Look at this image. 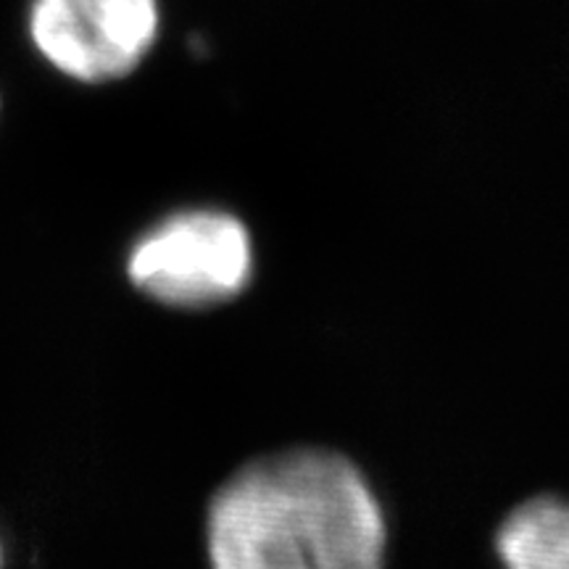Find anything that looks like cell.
Here are the masks:
<instances>
[{"label":"cell","mask_w":569,"mask_h":569,"mask_svg":"<svg viewBox=\"0 0 569 569\" xmlns=\"http://www.w3.org/2000/svg\"><path fill=\"white\" fill-rule=\"evenodd\" d=\"M211 569H386L388 522L359 467L288 448L240 467L209 503Z\"/></svg>","instance_id":"1"},{"label":"cell","mask_w":569,"mask_h":569,"mask_svg":"<svg viewBox=\"0 0 569 569\" xmlns=\"http://www.w3.org/2000/svg\"><path fill=\"white\" fill-rule=\"evenodd\" d=\"M127 277L167 309H217L251 282V232L232 211L213 206L172 211L130 246Z\"/></svg>","instance_id":"2"},{"label":"cell","mask_w":569,"mask_h":569,"mask_svg":"<svg viewBox=\"0 0 569 569\" xmlns=\"http://www.w3.org/2000/svg\"><path fill=\"white\" fill-rule=\"evenodd\" d=\"M159 0H32L27 30L42 59L74 82H117L159 34Z\"/></svg>","instance_id":"3"},{"label":"cell","mask_w":569,"mask_h":569,"mask_svg":"<svg viewBox=\"0 0 569 569\" xmlns=\"http://www.w3.org/2000/svg\"><path fill=\"white\" fill-rule=\"evenodd\" d=\"M496 551L507 569H569V498L543 493L511 509Z\"/></svg>","instance_id":"4"},{"label":"cell","mask_w":569,"mask_h":569,"mask_svg":"<svg viewBox=\"0 0 569 569\" xmlns=\"http://www.w3.org/2000/svg\"><path fill=\"white\" fill-rule=\"evenodd\" d=\"M3 559H6V551H3V538H0V569H3Z\"/></svg>","instance_id":"5"}]
</instances>
